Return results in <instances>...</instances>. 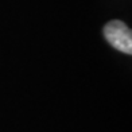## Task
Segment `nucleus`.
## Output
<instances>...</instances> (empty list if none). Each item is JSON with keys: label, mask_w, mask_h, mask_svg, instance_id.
<instances>
[{"label": "nucleus", "mask_w": 132, "mask_h": 132, "mask_svg": "<svg viewBox=\"0 0 132 132\" xmlns=\"http://www.w3.org/2000/svg\"><path fill=\"white\" fill-rule=\"evenodd\" d=\"M105 39L115 49L131 55L132 54V32L125 23L120 20H112L104 27Z\"/></svg>", "instance_id": "nucleus-1"}]
</instances>
